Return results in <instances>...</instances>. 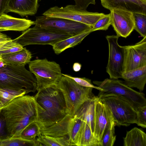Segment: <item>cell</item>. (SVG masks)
<instances>
[{
	"instance_id": "obj_26",
	"label": "cell",
	"mask_w": 146,
	"mask_h": 146,
	"mask_svg": "<svg viewBox=\"0 0 146 146\" xmlns=\"http://www.w3.org/2000/svg\"><path fill=\"white\" fill-rule=\"evenodd\" d=\"M40 146L36 139H24L21 137L0 138V146Z\"/></svg>"
},
{
	"instance_id": "obj_17",
	"label": "cell",
	"mask_w": 146,
	"mask_h": 146,
	"mask_svg": "<svg viewBox=\"0 0 146 146\" xmlns=\"http://www.w3.org/2000/svg\"><path fill=\"white\" fill-rule=\"evenodd\" d=\"M34 22L30 20L14 17L4 13L0 15V32L24 31L34 25Z\"/></svg>"
},
{
	"instance_id": "obj_4",
	"label": "cell",
	"mask_w": 146,
	"mask_h": 146,
	"mask_svg": "<svg viewBox=\"0 0 146 146\" xmlns=\"http://www.w3.org/2000/svg\"><path fill=\"white\" fill-rule=\"evenodd\" d=\"M56 85L63 94L68 114L73 117L84 102L96 96L92 92L93 88L81 86L63 75Z\"/></svg>"
},
{
	"instance_id": "obj_12",
	"label": "cell",
	"mask_w": 146,
	"mask_h": 146,
	"mask_svg": "<svg viewBox=\"0 0 146 146\" xmlns=\"http://www.w3.org/2000/svg\"><path fill=\"white\" fill-rule=\"evenodd\" d=\"M123 47V72L146 65V36L135 44Z\"/></svg>"
},
{
	"instance_id": "obj_9",
	"label": "cell",
	"mask_w": 146,
	"mask_h": 146,
	"mask_svg": "<svg viewBox=\"0 0 146 146\" xmlns=\"http://www.w3.org/2000/svg\"><path fill=\"white\" fill-rule=\"evenodd\" d=\"M104 14L103 13L90 12L76 5H69L64 7L55 6L51 7L42 15L68 19L92 27Z\"/></svg>"
},
{
	"instance_id": "obj_42",
	"label": "cell",
	"mask_w": 146,
	"mask_h": 146,
	"mask_svg": "<svg viewBox=\"0 0 146 146\" xmlns=\"http://www.w3.org/2000/svg\"><path fill=\"white\" fill-rule=\"evenodd\" d=\"M145 0V1H146V0Z\"/></svg>"
},
{
	"instance_id": "obj_19",
	"label": "cell",
	"mask_w": 146,
	"mask_h": 146,
	"mask_svg": "<svg viewBox=\"0 0 146 146\" xmlns=\"http://www.w3.org/2000/svg\"><path fill=\"white\" fill-rule=\"evenodd\" d=\"M73 117L68 114L57 123L47 127L40 129L43 135L59 137L68 135Z\"/></svg>"
},
{
	"instance_id": "obj_8",
	"label": "cell",
	"mask_w": 146,
	"mask_h": 146,
	"mask_svg": "<svg viewBox=\"0 0 146 146\" xmlns=\"http://www.w3.org/2000/svg\"><path fill=\"white\" fill-rule=\"evenodd\" d=\"M72 36L71 35L36 25L23 31L13 40L23 47L31 44L50 45Z\"/></svg>"
},
{
	"instance_id": "obj_31",
	"label": "cell",
	"mask_w": 146,
	"mask_h": 146,
	"mask_svg": "<svg viewBox=\"0 0 146 146\" xmlns=\"http://www.w3.org/2000/svg\"><path fill=\"white\" fill-rule=\"evenodd\" d=\"M134 29L143 38L146 36V15L133 13Z\"/></svg>"
},
{
	"instance_id": "obj_10",
	"label": "cell",
	"mask_w": 146,
	"mask_h": 146,
	"mask_svg": "<svg viewBox=\"0 0 146 146\" xmlns=\"http://www.w3.org/2000/svg\"><path fill=\"white\" fill-rule=\"evenodd\" d=\"M34 25L69 35L72 36L91 30L92 27L68 19L42 15L36 17Z\"/></svg>"
},
{
	"instance_id": "obj_22",
	"label": "cell",
	"mask_w": 146,
	"mask_h": 146,
	"mask_svg": "<svg viewBox=\"0 0 146 146\" xmlns=\"http://www.w3.org/2000/svg\"><path fill=\"white\" fill-rule=\"evenodd\" d=\"M91 29L72 36L52 45V48L55 53L59 54L66 49L73 47L80 44L86 36L92 32Z\"/></svg>"
},
{
	"instance_id": "obj_11",
	"label": "cell",
	"mask_w": 146,
	"mask_h": 146,
	"mask_svg": "<svg viewBox=\"0 0 146 146\" xmlns=\"http://www.w3.org/2000/svg\"><path fill=\"white\" fill-rule=\"evenodd\" d=\"M119 38L117 35L106 36L109 46V57L106 71L110 79L121 78L123 72L124 50L123 46H120L118 43Z\"/></svg>"
},
{
	"instance_id": "obj_24",
	"label": "cell",
	"mask_w": 146,
	"mask_h": 146,
	"mask_svg": "<svg viewBox=\"0 0 146 146\" xmlns=\"http://www.w3.org/2000/svg\"><path fill=\"white\" fill-rule=\"evenodd\" d=\"M77 146H100L99 143L89 126L84 121Z\"/></svg>"
},
{
	"instance_id": "obj_29",
	"label": "cell",
	"mask_w": 146,
	"mask_h": 146,
	"mask_svg": "<svg viewBox=\"0 0 146 146\" xmlns=\"http://www.w3.org/2000/svg\"><path fill=\"white\" fill-rule=\"evenodd\" d=\"M115 123L113 120L103 135L100 142V146H113V145L116 139V135L115 134Z\"/></svg>"
},
{
	"instance_id": "obj_33",
	"label": "cell",
	"mask_w": 146,
	"mask_h": 146,
	"mask_svg": "<svg viewBox=\"0 0 146 146\" xmlns=\"http://www.w3.org/2000/svg\"><path fill=\"white\" fill-rule=\"evenodd\" d=\"M23 48L21 45L13 40L12 41L7 42L0 48V56L21 50Z\"/></svg>"
},
{
	"instance_id": "obj_21",
	"label": "cell",
	"mask_w": 146,
	"mask_h": 146,
	"mask_svg": "<svg viewBox=\"0 0 146 146\" xmlns=\"http://www.w3.org/2000/svg\"><path fill=\"white\" fill-rule=\"evenodd\" d=\"M31 52L26 47L20 51L0 56V61L4 63L18 66H25L31 61Z\"/></svg>"
},
{
	"instance_id": "obj_30",
	"label": "cell",
	"mask_w": 146,
	"mask_h": 146,
	"mask_svg": "<svg viewBox=\"0 0 146 146\" xmlns=\"http://www.w3.org/2000/svg\"><path fill=\"white\" fill-rule=\"evenodd\" d=\"M40 133V129L36 121H34L27 126L22 131L20 137L27 140L36 139Z\"/></svg>"
},
{
	"instance_id": "obj_1",
	"label": "cell",
	"mask_w": 146,
	"mask_h": 146,
	"mask_svg": "<svg viewBox=\"0 0 146 146\" xmlns=\"http://www.w3.org/2000/svg\"><path fill=\"white\" fill-rule=\"evenodd\" d=\"M37 105L34 96L24 95L13 99L0 110L5 121L8 137H20L23 129L37 120Z\"/></svg>"
},
{
	"instance_id": "obj_40",
	"label": "cell",
	"mask_w": 146,
	"mask_h": 146,
	"mask_svg": "<svg viewBox=\"0 0 146 146\" xmlns=\"http://www.w3.org/2000/svg\"><path fill=\"white\" fill-rule=\"evenodd\" d=\"M81 65L78 63H75L74 64L73 66L74 70L76 72L79 71L81 69Z\"/></svg>"
},
{
	"instance_id": "obj_35",
	"label": "cell",
	"mask_w": 146,
	"mask_h": 146,
	"mask_svg": "<svg viewBox=\"0 0 146 146\" xmlns=\"http://www.w3.org/2000/svg\"><path fill=\"white\" fill-rule=\"evenodd\" d=\"M62 75L72 78L78 84L81 86L94 88L99 91H102L103 90L101 88L97 86H95L93 84L91 80L88 78H86L74 77L66 74H62Z\"/></svg>"
},
{
	"instance_id": "obj_37",
	"label": "cell",
	"mask_w": 146,
	"mask_h": 146,
	"mask_svg": "<svg viewBox=\"0 0 146 146\" xmlns=\"http://www.w3.org/2000/svg\"><path fill=\"white\" fill-rule=\"evenodd\" d=\"M5 127V121L0 117V138L8 137L6 133Z\"/></svg>"
},
{
	"instance_id": "obj_25",
	"label": "cell",
	"mask_w": 146,
	"mask_h": 146,
	"mask_svg": "<svg viewBox=\"0 0 146 146\" xmlns=\"http://www.w3.org/2000/svg\"><path fill=\"white\" fill-rule=\"evenodd\" d=\"M36 139L40 146H72L69 140L68 137H54L39 134Z\"/></svg>"
},
{
	"instance_id": "obj_36",
	"label": "cell",
	"mask_w": 146,
	"mask_h": 146,
	"mask_svg": "<svg viewBox=\"0 0 146 146\" xmlns=\"http://www.w3.org/2000/svg\"><path fill=\"white\" fill-rule=\"evenodd\" d=\"M96 0H74L75 5L80 8L86 10L90 4L95 5Z\"/></svg>"
},
{
	"instance_id": "obj_7",
	"label": "cell",
	"mask_w": 146,
	"mask_h": 146,
	"mask_svg": "<svg viewBox=\"0 0 146 146\" xmlns=\"http://www.w3.org/2000/svg\"><path fill=\"white\" fill-rule=\"evenodd\" d=\"M93 83L102 89L98 96L114 94L124 97L137 109L146 105L144 94L138 92L127 86L123 81L117 79L106 78L102 81H94Z\"/></svg>"
},
{
	"instance_id": "obj_20",
	"label": "cell",
	"mask_w": 146,
	"mask_h": 146,
	"mask_svg": "<svg viewBox=\"0 0 146 146\" xmlns=\"http://www.w3.org/2000/svg\"><path fill=\"white\" fill-rule=\"evenodd\" d=\"M98 99V96H96L93 98L85 101L78 109L73 116L86 123L90 128L94 135L95 106Z\"/></svg>"
},
{
	"instance_id": "obj_13",
	"label": "cell",
	"mask_w": 146,
	"mask_h": 146,
	"mask_svg": "<svg viewBox=\"0 0 146 146\" xmlns=\"http://www.w3.org/2000/svg\"><path fill=\"white\" fill-rule=\"evenodd\" d=\"M110 11L111 25L116 35L119 37L127 38L134 30L133 13L119 9H112Z\"/></svg>"
},
{
	"instance_id": "obj_39",
	"label": "cell",
	"mask_w": 146,
	"mask_h": 146,
	"mask_svg": "<svg viewBox=\"0 0 146 146\" xmlns=\"http://www.w3.org/2000/svg\"><path fill=\"white\" fill-rule=\"evenodd\" d=\"M10 37L0 32V43L12 40Z\"/></svg>"
},
{
	"instance_id": "obj_15",
	"label": "cell",
	"mask_w": 146,
	"mask_h": 146,
	"mask_svg": "<svg viewBox=\"0 0 146 146\" xmlns=\"http://www.w3.org/2000/svg\"><path fill=\"white\" fill-rule=\"evenodd\" d=\"M104 8L110 10L119 9L146 15V1L145 0H100Z\"/></svg>"
},
{
	"instance_id": "obj_2",
	"label": "cell",
	"mask_w": 146,
	"mask_h": 146,
	"mask_svg": "<svg viewBox=\"0 0 146 146\" xmlns=\"http://www.w3.org/2000/svg\"><path fill=\"white\" fill-rule=\"evenodd\" d=\"M37 92L34 97L37 110L36 122L40 129L53 125L68 114L63 94L57 85Z\"/></svg>"
},
{
	"instance_id": "obj_16",
	"label": "cell",
	"mask_w": 146,
	"mask_h": 146,
	"mask_svg": "<svg viewBox=\"0 0 146 146\" xmlns=\"http://www.w3.org/2000/svg\"><path fill=\"white\" fill-rule=\"evenodd\" d=\"M38 0H10L5 13H17L22 17L36 14L39 6Z\"/></svg>"
},
{
	"instance_id": "obj_38",
	"label": "cell",
	"mask_w": 146,
	"mask_h": 146,
	"mask_svg": "<svg viewBox=\"0 0 146 146\" xmlns=\"http://www.w3.org/2000/svg\"><path fill=\"white\" fill-rule=\"evenodd\" d=\"M10 0H0V15L6 11Z\"/></svg>"
},
{
	"instance_id": "obj_34",
	"label": "cell",
	"mask_w": 146,
	"mask_h": 146,
	"mask_svg": "<svg viewBox=\"0 0 146 146\" xmlns=\"http://www.w3.org/2000/svg\"><path fill=\"white\" fill-rule=\"evenodd\" d=\"M136 123L142 127H146V105L139 107L136 111Z\"/></svg>"
},
{
	"instance_id": "obj_5",
	"label": "cell",
	"mask_w": 146,
	"mask_h": 146,
	"mask_svg": "<svg viewBox=\"0 0 146 146\" xmlns=\"http://www.w3.org/2000/svg\"><path fill=\"white\" fill-rule=\"evenodd\" d=\"M98 97L111 111L116 125L127 126L135 123L137 109L127 99L114 94Z\"/></svg>"
},
{
	"instance_id": "obj_18",
	"label": "cell",
	"mask_w": 146,
	"mask_h": 146,
	"mask_svg": "<svg viewBox=\"0 0 146 146\" xmlns=\"http://www.w3.org/2000/svg\"><path fill=\"white\" fill-rule=\"evenodd\" d=\"M121 78L124 83L131 88L143 91L146 83V65L133 70L124 72Z\"/></svg>"
},
{
	"instance_id": "obj_3",
	"label": "cell",
	"mask_w": 146,
	"mask_h": 146,
	"mask_svg": "<svg viewBox=\"0 0 146 146\" xmlns=\"http://www.w3.org/2000/svg\"><path fill=\"white\" fill-rule=\"evenodd\" d=\"M36 79L25 66H18L0 61V88L25 90L27 94L36 90Z\"/></svg>"
},
{
	"instance_id": "obj_32",
	"label": "cell",
	"mask_w": 146,
	"mask_h": 146,
	"mask_svg": "<svg viewBox=\"0 0 146 146\" xmlns=\"http://www.w3.org/2000/svg\"><path fill=\"white\" fill-rule=\"evenodd\" d=\"M111 20L110 13L104 15L94 25L91 29L92 32L98 30H108L111 25Z\"/></svg>"
},
{
	"instance_id": "obj_6",
	"label": "cell",
	"mask_w": 146,
	"mask_h": 146,
	"mask_svg": "<svg viewBox=\"0 0 146 146\" xmlns=\"http://www.w3.org/2000/svg\"><path fill=\"white\" fill-rule=\"evenodd\" d=\"M28 64L30 71L36 80L37 91L56 85L62 76L59 64L46 58L31 61Z\"/></svg>"
},
{
	"instance_id": "obj_41",
	"label": "cell",
	"mask_w": 146,
	"mask_h": 146,
	"mask_svg": "<svg viewBox=\"0 0 146 146\" xmlns=\"http://www.w3.org/2000/svg\"><path fill=\"white\" fill-rule=\"evenodd\" d=\"M7 42H8L0 43V48L5 45Z\"/></svg>"
},
{
	"instance_id": "obj_14",
	"label": "cell",
	"mask_w": 146,
	"mask_h": 146,
	"mask_svg": "<svg viewBox=\"0 0 146 146\" xmlns=\"http://www.w3.org/2000/svg\"><path fill=\"white\" fill-rule=\"evenodd\" d=\"M113 120L110 110L98 98L95 106L94 135L98 141L100 146L104 132Z\"/></svg>"
},
{
	"instance_id": "obj_27",
	"label": "cell",
	"mask_w": 146,
	"mask_h": 146,
	"mask_svg": "<svg viewBox=\"0 0 146 146\" xmlns=\"http://www.w3.org/2000/svg\"><path fill=\"white\" fill-rule=\"evenodd\" d=\"M27 94L25 90L16 91L0 88V110L15 98Z\"/></svg>"
},
{
	"instance_id": "obj_28",
	"label": "cell",
	"mask_w": 146,
	"mask_h": 146,
	"mask_svg": "<svg viewBox=\"0 0 146 146\" xmlns=\"http://www.w3.org/2000/svg\"><path fill=\"white\" fill-rule=\"evenodd\" d=\"M84 121L73 117L72 124L68 134L69 140L72 146H77Z\"/></svg>"
},
{
	"instance_id": "obj_23",
	"label": "cell",
	"mask_w": 146,
	"mask_h": 146,
	"mask_svg": "<svg viewBox=\"0 0 146 146\" xmlns=\"http://www.w3.org/2000/svg\"><path fill=\"white\" fill-rule=\"evenodd\" d=\"M123 141L124 146H146V134L141 129L134 127L127 132Z\"/></svg>"
}]
</instances>
